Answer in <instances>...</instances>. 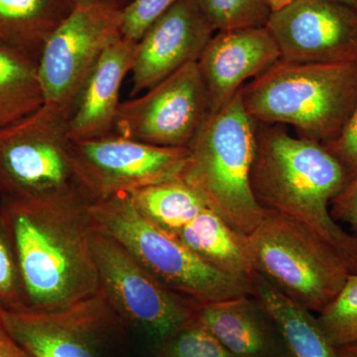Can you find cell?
Segmentation results:
<instances>
[{"label": "cell", "mask_w": 357, "mask_h": 357, "mask_svg": "<svg viewBox=\"0 0 357 357\" xmlns=\"http://www.w3.org/2000/svg\"><path fill=\"white\" fill-rule=\"evenodd\" d=\"M332 1L338 2V3L344 4V6L357 9V0H332Z\"/></svg>", "instance_id": "d6a6232c"}, {"label": "cell", "mask_w": 357, "mask_h": 357, "mask_svg": "<svg viewBox=\"0 0 357 357\" xmlns=\"http://www.w3.org/2000/svg\"><path fill=\"white\" fill-rule=\"evenodd\" d=\"M213 114L198 62L181 68L145 95L121 102L114 133L160 147H188Z\"/></svg>", "instance_id": "8fae6325"}, {"label": "cell", "mask_w": 357, "mask_h": 357, "mask_svg": "<svg viewBox=\"0 0 357 357\" xmlns=\"http://www.w3.org/2000/svg\"><path fill=\"white\" fill-rule=\"evenodd\" d=\"M68 119L65 112L45 103L0 129V198L84 195L70 159Z\"/></svg>", "instance_id": "52a82bcc"}, {"label": "cell", "mask_w": 357, "mask_h": 357, "mask_svg": "<svg viewBox=\"0 0 357 357\" xmlns=\"http://www.w3.org/2000/svg\"><path fill=\"white\" fill-rule=\"evenodd\" d=\"M128 195L145 220L173 237L208 208L182 178L148 185Z\"/></svg>", "instance_id": "7402d4cb"}, {"label": "cell", "mask_w": 357, "mask_h": 357, "mask_svg": "<svg viewBox=\"0 0 357 357\" xmlns=\"http://www.w3.org/2000/svg\"><path fill=\"white\" fill-rule=\"evenodd\" d=\"M248 241L256 273L312 312L323 311L351 273L323 237L278 211L266 208Z\"/></svg>", "instance_id": "8992f818"}, {"label": "cell", "mask_w": 357, "mask_h": 357, "mask_svg": "<svg viewBox=\"0 0 357 357\" xmlns=\"http://www.w3.org/2000/svg\"><path fill=\"white\" fill-rule=\"evenodd\" d=\"M84 1H89V0H75V2L77 3V2H84Z\"/></svg>", "instance_id": "836d02e7"}, {"label": "cell", "mask_w": 357, "mask_h": 357, "mask_svg": "<svg viewBox=\"0 0 357 357\" xmlns=\"http://www.w3.org/2000/svg\"><path fill=\"white\" fill-rule=\"evenodd\" d=\"M264 1L266 2L271 13H275V11L280 10V9L287 6L293 0H264Z\"/></svg>", "instance_id": "1f68e13d"}, {"label": "cell", "mask_w": 357, "mask_h": 357, "mask_svg": "<svg viewBox=\"0 0 357 357\" xmlns=\"http://www.w3.org/2000/svg\"><path fill=\"white\" fill-rule=\"evenodd\" d=\"M331 152L342 164L349 176L357 170V105L351 119L347 122L344 132L335 142L326 145Z\"/></svg>", "instance_id": "83f0119b"}, {"label": "cell", "mask_w": 357, "mask_h": 357, "mask_svg": "<svg viewBox=\"0 0 357 357\" xmlns=\"http://www.w3.org/2000/svg\"><path fill=\"white\" fill-rule=\"evenodd\" d=\"M337 357H357V342L335 347Z\"/></svg>", "instance_id": "4dcf8cb0"}, {"label": "cell", "mask_w": 357, "mask_h": 357, "mask_svg": "<svg viewBox=\"0 0 357 357\" xmlns=\"http://www.w3.org/2000/svg\"><path fill=\"white\" fill-rule=\"evenodd\" d=\"M0 309H26L24 288L13 236L0 206Z\"/></svg>", "instance_id": "484cf974"}, {"label": "cell", "mask_w": 357, "mask_h": 357, "mask_svg": "<svg viewBox=\"0 0 357 357\" xmlns=\"http://www.w3.org/2000/svg\"><path fill=\"white\" fill-rule=\"evenodd\" d=\"M93 222L116 239L167 288L196 305L252 295L251 282L220 273L145 220L128 194L89 204Z\"/></svg>", "instance_id": "5b68a950"}, {"label": "cell", "mask_w": 357, "mask_h": 357, "mask_svg": "<svg viewBox=\"0 0 357 357\" xmlns=\"http://www.w3.org/2000/svg\"><path fill=\"white\" fill-rule=\"evenodd\" d=\"M349 174L325 145L293 136L281 124L256 121L251 187L263 208L304 223L330 243L357 273V236L331 215Z\"/></svg>", "instance_id": "7a4b0ae2"}, {"label": "cell", "mask_w": 357, "mask_h": 357, "mask_svg": "<svg viewBox=\"0 0 357 357\" xmlns=\"http://www.w3.org/2000/svg\"><path fill=\"white\" fill-rule=\"evenodd\" d=\"M136 44L121 37L98 59L70 109L68 119L70 140L95 139L114 133L121 84L132 69Z\"/></svg>", "instance_id": "e0dca14e"}, {"label": "cell", "mask_w": 357, "mask_h": 357, "mask_svg": "<svg viewBox=\"0 0 357 357\" xmlns=\"http://www.w3.org/2000/svg\"><path fill=\"white\" fill-rule=\"evenodd\" d=\"M178 0H131L122 8V37L138 42L148 28Z\"/></svg>", "instance_id": "4316f807"}, {"label": "cell", "mask_w": 357, "mask_h": 357, "mask_svg": "<svg viewBox=\"0 0 357 357\" xmlns=\"http://www.w3.org/2000/svg\"><path fill=\"white\" fill-rule=\"evenodd\" d=\"M252 295L273 317L292 357H337L314 312L294 302L261 275L251 280Z\"/></svg>", "instance_id": "ffe728a7"}, {"label": "cell", "mask_w": 357, "mask_h": 357, "mask_svg": "<svg viewBox=\"0 0 357 357\" xmlns=\"http://www.w3.org/2000/svg\"><path fill=\"white\" fill-rule=\"evenodd\" d=\"M255 121L291 126L297 136L328 145L357 105V62L307 64L280 60L241 88Z\"/></svg>", "instance_id": "3957f363"}, {"label": "cell", "mask_w": 357, "mask_h": 357, "mask_svg": "<svg viewBox=\"0 0 357 357\" xmlns=\"http://www.w3.org/2000/svg\"><path fill=\"white\" fill-rule=\"evenodd\" d=\"M215 32L198 0H178L136 44L131 93L148 91L184 66L198 62Z\"/></svg>", "instance_id": "5bb4252c"}, {"label": "cell", "mask_w": 357, "mask_h": 357, "mask_svg": "<svg viewBox=\"0 0 357 357\" xmlns=\"http://www.w3.org/2000/svg\"><path fill=\"white\" fill-rule=\"evenodd\" d=\"M158 357H236L199 321L191 319L160 342Z\"/></svg>", "instance_id": "d4e9b609"}, {"label": "cell", "mask_w": 357, "mask_h": 357, "mask_svg": "<svg viewBox=\"0 0 357 357\" xmlns=\"http://www.w3.org/2000/svg\"><path fill=\"white\" fill-rule=\"evenodd\" d=\"M188 148L181 178L203 198L208 208L230 227L248 236L266 208L251 187L256 152V121L244 107L241 91L211 114Z\"/></svg>", "instance_id": "277c9868"}, {"label": "cell", "mask_w": 357, "mask_h": 357, "mask_svg": "<svg viewBox=\"0 0 357 357\" xmlns=\"http://www.w3.org/2000/svg\"><path fill=\"white\" fill-rule=\"evenodd\" d=\"M122 8L112 0L77 2L40 56L45 103L70 115L86 77L105 49L122 37Z\"/></svg>", "instance_id": "9c48e42d"}, {"label": "cell", "mask_w": 357, "mask_h": 357, "mask_svg": "<svg viewBox=\"0 0 357 357\" xmlns=\"http://www.w3.org/2000/svg\"><path fill=\"white\" fill-rule=\"evenodd\" d=\"M194 318L236 357H292L273 317L253 295L196 305Z\"/></svg>", "instance_id": "2e32d148"}, {"label": "cell", "mask_w": 357, "mask_h": 357, "mask_svg": "<svg viewBox=\"0 0 357 357\" xmlns=\"http://www.w3.org/2000/svg\"><path fill=\"white\" fill-rule=\"evenodd\" d=\"M266 28L281 60L307 64L357 62V9L332 0H293Z\"/></svg>", "instance_id": "4fadbf2b"}, {"label": "cell", "mask_w": 357, "mask_h": 357, "mask_svg": "<svg viewBox=\"0 0 357 357\" xmlns=\"http://www.w3.org/2000/svg\"><path fill=\"white\" fill-rule=\"evenodd\" d=\"M0 357H32L11 337L1 321H0Z\"/></svg>", "instance_id": "f546056e"}, {"label": "cell", "mask_w": 357, "mask_h": 357, "mask_svg": "<svg viewBox=\"0 0 357 357\" xmlns=\"http://www.w3.org/2000/svg\"><path fill=\"white\" fill-rule=\"evenodd\" d=\"M317 319L333 347L357 342V273L349 275L344 287Z\"/></svg>", "instance_id": "603a6c76"}, {"label": "cell", "mask_w": 357, "mask_h": 357, "mask_svg": "<svg viewBox=\"0 0 357 357\" xmlns=\"http://www.w3.org/2000/svg\"><path fill=\"white\" fill-rule=\"evenodd\" d=\"M280 60L278 45L266 26L215 32L198 61L213 114L229 103L246 81Z\"/></svg>", "instance_id": "9a60e30c"}, {"label": "cell", "mask_w": 357, "mask_h": 357, "mask_svg": "<svg viewBox=\"0 0 357 357\" xmlns=\"http://www.w3.org/2000/svg\"><path fill=\"white\" fill-rule=\"evenodd\" d=\"M331 215L335 222L347 223L357 232V170L349 176L342 191L333 199Z\"/></svg>", "instance_id": "f1b7e54d"}, {"label": "cell", "mask_w": 357, "mask_h": 357, "mask_svg": "<svg viewBox=\"0 0 357 357\" xmlns=\"http://www.w3.org/2000/svg\"><path fill=\"white\" fill-rule=\"evenodd\" d=\"M70 153L77 182L93 202L181 178L188 148L155 146L112 133L70 139Z\"/></svg>", "instance_id": "30bf717a"}, {"label": "cell", "mask_w": 357, "mask_h": 357, "mask_svg": "<svg viewBox=\"0 0 357 357\" xmlns=\"http://www.w3.org/2000/svg\"><path fill=\"white\" fill-rule=\"evenodd\" d=\"M75 4V0H0V44L38 63L47 40Z\"/></svg>", "instance_id": "d6986e66"}, {"label": "cell", "mask_w": 357, "mask_h": 357, "mask_svg": "<svg viewBox=\"0 0 357 357\" xmlns=\"http://www.w3.org/2000/svg\"><path fill=\"white\" fill-rule=\"evenodd\" d=\"M119 321L100 290L58 311L0 309V321L32 357H103L107 335Z\"/></svg>", "instance_id": "7c38bea8"}, {"label": "cell", "mask_w": 357, "mask_h": 357, "mask_svg": "<svg viewBox=\"0 0 357 357\" xmlns=\"http://www.w3.org/2000/svg\"><path fill=\"white\" fill-rule=\"evenodd\" d=\"M91 248L100 290L119 319L144 331L160 344L194 317L196 304L160 283L96 222Z\"/></svg>", "instance_id": "ba28073f"}, {"label": "cell", "mask_w": 357, "mask_h": 357, "mask_svg": "<svg viewBox=\"0 0 357 357\" xmlns=\"http://www.w3.org/2000/svg\"><path fill=\"white\" fill-rule=\"evenodd\" d=\"M215 31L265 27L271 10L264 0H198Z\"/></svg>", "instance_id": "cb8c5ba5"}, {"label": "cell", "mask_w": 357, "mask_h": 357, "mask_svg": "<svg viewBox=\"0 0 357 357\" xmlns=\"http://www.w3.org/2000/svg\"><path fill=\"white\" fill-rule=\"evenodd\" d=\"M91 203L79 192L0 198L20 263L26 309L58 311L100 292Z\"/></svg>", "instance_id": "6da1fadb"}, {"label": "cell", "mask_w": 357, "mask_h": 357, "mask_svg": "<svg viewBox=\"0 0 357 357\" xmlns=\"http://www.w3.org/2000/svg\"><path fill=\"white\" fill-rule=\"evenodd\" d=\"M44 105L38 63L0 44V129L17 123Z\"/></svg>", "instance_id": "44dd1931"}, {"label": "cell", "mask_w": 357, "mask_h": 357, "mask_svg": "<svg viewBox=\"0 0 357 357\" xmlns=\"http://www.w3.org/2000/svg\"><path fill=\"white\" fill-rule=\"evenodd\" d=\"M195 255L220 273L245 282L256 274L248 236L206 208L175 236Z\"/></svg>", "instance_id": "ac0fdd59"}]
</instances>
